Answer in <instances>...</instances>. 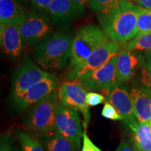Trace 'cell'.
Instances as JSON below:
<instances>
[{"instance_id":"cell-22","label":"cell","mask_w":151,"mask_h":151,"mask_svg":"<svg viewBox=\"0 0 151 151\" xmlns=\"http://www.w3.org/2000/svg\"><path fill=\"white\" fill-rule=\"evenodd\" d=\"M16 138L22 151H46L42 141L27 132L18 131Z\"/></svg>"},{"instance_id":"cell-17","label":"cell","mask_w":151,"mask_h":151,"mask_svg":"<svg viewBox=\"0 0 151 151\" xmlns=\"http://www.w3.org/2000/svg\"><path fill=\"white\" fill-rule=\"evenodd\" d=\"M23 7L16 0H0V23L19 24L25 16Z\"/></svg>"},{"instance_id":"cell-5","label":"cell","mask_w":151,"mask_h":151,"mask_svg":"<svg viewBox=\"0 0 151 151\" xmlns=\"http://www.w3.org/2000/svg\"><path fill=\"white\" fill-rule=\"evenodd\" d=\"M18 25L24 46L39 44L52 35V22L48 16L43 14L27 13Z\"/></svg>"},{"instance_id":"cell-10","label":"cell","mask_w":151,"mask_h":151,"mask_svg":"<svg viewBox=\"0 0 151 151\" xmlns=\"http://www.w3.org/2000/svg\"><path fill=\"white\" fill-rule=\"evenodd\" d=\"M58 86V80L50 73L21 95L12 99L15 109L20 113L24 112L56 92Z\"/></svg>"},{"instance_id":"cell-18","label":"cell","mask_w":151,"mask_h":151,"mask_svg":"<svg viewBox=\"0 0 151 151\" xmlns=\"http://www.w3.org/2000/svg\"><path fill=\"white\" fill-rule=\"evenodd\" d=\"M46 151H76L74 143L56 132L43 134L41 138Z\"/></svg>"},{"instance_id":"cell-3","label":"cell","mask_w":151,"mask_h":151,"mask_svg":"<svg viewBox=\"0 0 151 151\" xmlns=\"http://www.w3.org/2000/svg\"><path fill=\"white\" fill-rule=\"evenodd\" d=\"M109 40L110 39L104 30L95 24H89L81 27L73 39L69 59L71 71L86 61L98 47Z\"/></svg>"},{"instance_id":"cell-31","label":"cell","mask_w":151,"mask_h":151,"mask_svg":"<svg viewBox=\"0 0 151 151\" xmlns=\"http://www.w3.org/2000/svg\"><path fill=\"white\" fill-rule=\"evenodd\" d=\"M115 151H138L137 148L134 146V145H131L127 141H122L120 142L118 148Z\"/></svg>"},{"instance_id":"cell-7","label":"cell","mask_w":151,"mask_h":151,"mask_svg":"<svg viewBox=\"0 0 151 151\" xmlns=\"http://www.w3.org/2000/svg\"><path fill=\"white\" fill-rule=\"evenodd\" d=\"M58 93L60 102L66 106L82 113L83 117V127L86 131L91 116L89 106L86 102L88 92L86 88L76 81H65L60 85Z\"/></svg>"},{"instance_id":"cell-29","label":"cell","mask_w":151,"mask_h":151,"mask_svg":"<svg viewBox=\"0 0 151 151\" xmlns=\"http://www.w3.org/2000/svg\"><path fill=\"white\" fill-rule=\"evenodd\" d=\"M53 0H31L32 6L36 10L42 11H46Z\"/></svg>"},{"instance_id":"cell-6","label":"cell","mask_w":151,"mask_h":151,"mask_svg":"<svg viewBox=\"0 0 151 151\" xmlns=\"http://www.w3.org/2000/svg\"><path fill=\"white\" fill-rule=\"evenodd\" d=\"M84 131L78 111L66 106L58 101L55 111V132L67 138L78 149Z\"/></svg>"},{"instance_id":"cell-2","label":"cell","mask_w":151,"mask_h":151,"mask_svg":"<svg viewBox=\"0 0 151 151\" xmlns=\"http://www.w3.org/2000/svg\"><path fill=\"white\" fill-rule=\"evenodd\" d=\"M98 19L106 35L113 42L124 44L137 36L138 6L129 0H122L109 16Z\"/></svg>"},{"instance_id":"cell-13","label":"cell","mask_w":151,"mask_h":151,"mask_svg":"<svg viewBox=\"0 0 151 151\" xmlns=\"http://www.w3.org/2000/svg\"><path fill=\"white\" fill-rule=\"evenodd\" d=\"M19 24H1L0 26V42L4 52L13 60L20 58L24 48Z\"/></svg>"},{"instance_id":"cell-9","label":"cell","mask_w":151,"mask_h":151,"mask_svg":"<svg viewBox=\"0 0 151 151\" xmlns=\"http://www.w3.org/2000/svg\"><path fill=\"white\" fill-rule=\"evenodd\" d=\"M50 74L37 65L29 56L15 72L12 80V99L20 96Z\"/></svg>"},{"instance_id":"cell-12","label":"cell","mask_w":151,"mask_h":151,"mask_svg":"<svg viewBox=\"0 0 151 151\" xmlns=\"http://www.w3.org/2000/svg\"><path fill=\"white\" fill-rule=\"evenodd\" d=\"M103 92L105 94L106 101L116 108L122 117V120L132 131H134L139 123L134 112L129 92L122 87L121 84L117 83Z\"/></svg>"},{"instance_id":"cell-35","label":"cell","mask_w":151,"mask_h":151,"mask_svg":"<svg viewBox=\"0 0 151 151\" xmlns=\"http://www.w3.org/2000/svg\"><path fill=\"white\" fill-rule=\"evenodd\" d=\"M148 124H149V127H150V130H151V120H150V122H149Z\"/></svg>"},{"instance_id":"cell-26","label":"cell","mask_w":151,"mask_h":151,"mask_svg":"<svg viewBox=\"0 0 151 151\" xmlns=\"http://www.w3.org/2000/svg\"><path fill=\"white\" fill-rule=\"evenodd\" d=\"M105 96L95 92H89L86 95V102L89 106H96L106 102Z\"/></svg>"},{"instance_id":"cell-24","label":"cell","mask_w":151,"mask_h":151,"mask_svg":"<svg viewBox=\"0 0 151 151\" xmlns=\"http://www.w3.org/2000/svg\"><path fill=\"white\" fill-rule=\"evenodd\" d=\"M137 36L151 32V10L138 6Z\"/></svg>"},{"instance_id":"cell-19","label":"cell","mask_w":151,"mask_h":151,"mask_svg":"<svg viewBox=\"0 0 151 151\" xmlns=\"http://www.w3.org/2000/svg\"><path fill=\"white\" fill-rule=\"evenodd\" d=\"M134 146L138 151H151V130L148 124H139L132 131Z\"/></svg>"},{"instance_id":"cell-33","label":"cell","mask_w":151,"mask_h":151,"mask_svg":"<svg viewBox=\"0 0 151 151\" xmlns=\"http://www.w3.org/2000/svg\"><path fill=\"white\" fill-rule=\"evenodd\" d=\"M16 1H17L19 3H27L29 2V1H31V0H16Z\"/></svg>"},{"instance_id":"cell-21","label":"cell","mask_w":151,"mask_h":151,"mask_svg":"<svg viewBox=\"0 0 151 151\" xmlns=\"http://www.w3.org/2000/svg\"><path fill=\"white\" fill-rule=\"evenodd\" d=\"M140 59L139 65V82L143 90L151 95V55L144 52L139 54Z\"/></svg>"},{"instance_id":"cell-25","label":"cell","mask_w":151,"mask_h":151,"mask_svg":"<svg viewBox=\"0 0 151 151\" xmlns=\"http://www.w3.org/2000/svg\"><path fill=\"white\" fill-rule=\"evenodd\" d=\"M101 115L104 118L109 119V120H122V117L117 111L116 108L107 101L104 103Z\"/></svg>"},{"instance_id":"cell-16","label":"cell","mask_w":151,"mask_h":151,"mask_svg":"<svg viewBox=\"0 0 151 151\" xmlns=\"http://www.w3.org/2000/svg\"><path fill=\"white\" fill-rule=\"evenodd\" d=\"M129 95L138 122L148 124L151 120V95L141 88H132Z\"/></svg>"},{"instance_id":"cell-32","label":"cell","mask_w":151,"mask_h":151,"mask_svg":"<svg viewBox=\"0 0 151 151\" xmlns=\"http://www.w3.org/2000/svg\"><path fill=\"white\" fill-rule=\"evenodd\" d=\"M138 6L151 10V0H133Z\"/></svg>"},{"instance_id":"cell-28","label":"cell","mask_w":151,"mask_h":151,"mask_svg":"<svg viewBox=\"0 0 151 151\" xmlns=\"http://www.w3.org/2000/svg\"><path fill=\"white\" fill-rule=\"evenodd\" d=\"M83 145L81 151H102L99 147L96 146L94 143L92 142L88 135L87 134L86 130L84 131L83 135Z\"/></svg>"},{"instance_id":"cell-1","label":"cell","mask_w":151,"mask_h":151,"mask_svg":"<svg viewBox=\"0 0 151 151\" xmlns=\"http://www.w3.org/2000/svg\"><path fill=\"white\" fill-rule=\"evenodd\" d=\"M73 39L66 32L52 34L33 50L35 62L45 71L61 70L70 59Z\"/></svg>"},{"instance_id":"cell-30","label":"cell","mask_w":151,"mask_h":151,"mask_svg":"<svg viewBox=\"0 0 151 151\" xmlns=\"http://www.w3.org/2000/svg\"><path fill=\"white\" fill-rule=\"evenodd\" d=\"M90 0H73V3L76 7L79 16L83 14L86 4H88Z\"/></svg>"},{"instance_id":"cell-11","label":"cell","mask_w":151,"mask_h":151,"mask_svg":"<svg viewBox=\"0 0 151 151\" xmlns=\"http://www.w3.org/2000/svg\"><path fill=\"white\" fill-rule=\"evenodd\" d=\"M118 53L104 65L90 74L76 80L88 90L106 91L118 83L116 81V65Z\"/></svg>"},{"instance_id":"cell-20","label":"cell","mask_w":151,"mask_h":151,"mask_svg":"<svg viewBox=\"0 0 151 151\" xmlns=\"http://www.w3.org/2000/svg\"><path fill=\"white\" fill-rule=\"evenodd\" d=\"M122 0H90L88 6L97 14L98 18L108 17L113 14Z\"/></svg>"},{"instance_id":"cell-4","label":"cell","mask_w":151,"mask_h":151,"mask_svg":"<svg viewBox=\"0 0 151 151\" xmlns=\"http://www.w3.org/2000/svg\"><path fill=\"white\" fill-rule=\"evenodd\" d=\"M58 101L57 90L32 106L24 118L25 127L42 135L55 132V111Z\"/></svg>"},{"instance_id":"cell-14","label":"cell","mask_w":151,"mask_h":151,"mask_svg":"<svg viewBox=\"0 0 151 151\" xmlns=\"http://www.w3.org/2000/svg\"><path fill=\"white\" fill-rule=\"evenodd\" d=\"M46 11L55 26L69 24L79 16L73 0H53Z\"/></svg>"},{"instance_id":"cell-34","label":"cell","mask_w":151,"mask_h":151,"mask_svg":"<svg viewBox=\"0 0 151 151\" xmlns=\"http://www.w3.org/2000/svg\"><path fill=\"white\" fill-rule=\"evenodd\" d=\"M146 52V53H148V54L150 55H151V50H148V51H146V52Z\"/></svg>"},{"instance_id":"cell-23","label":"cell","mask_w":151,"mask_h":151,"mask_svg":"<svg viewBox=\"0 0 151 151\" xmlns=\"http://www.w3.org/2000/svg\"><path fill=\"white\" fill-rule=\"evenodd\" d=\"M125 49L130 52L148 51L151 50V32L137 36L126 45Z\"/></svg>"},{"instance_id":"cell-15","label":"cell","mask_w":151,"mask_h":151,"mask_svg":"<svg viewBox=\"0 0 151 151\" xmlns=\"http://www.w3.org/2000/svg\"><path fill=\"white\" fill-rule=\"evenodd\" d=\"M140 65L139 55L126 49H120L116 65V81L119 84L127 82L134 76Z\"/></svg>"},{"instance_id":"cell-8","label":"cell","mask_w":151,"mask_h":151,"mask_svg":"<svg viewBox=\"0 0 151 151\" xmlns=\"http://www.w3.org/2000/svg\"><path fill=\"white\" fill-rule=\"evenodd\" d=\"M120 45L109 40L104 43L92 52L83 63L72 69L67 76L69 81H76L90 74L101 67L120 52Z\"/></svg>"},{"instance_id":"cell-27","label":"cell","mask_w":151,"mask_h":151,"mask_svg":"<svg viewBox=\"0 0 151 151\" xmlns=\"http://www.w3.org/2000/svg\"><path fill=\"white\" fill-rule=\"evenodd\" d=\"M0 151H18L13 143L9 134H1L0 139Z\"/></svg>"}]
</instances>
